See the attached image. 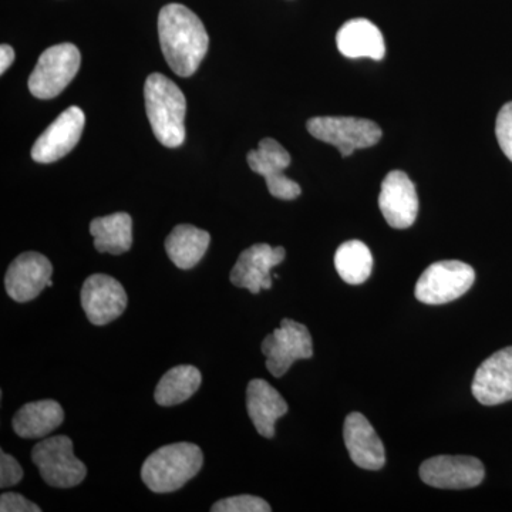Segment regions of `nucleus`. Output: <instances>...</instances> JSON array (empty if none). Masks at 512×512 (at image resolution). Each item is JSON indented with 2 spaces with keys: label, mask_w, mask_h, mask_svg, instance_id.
I'll return each mask as SVG.
<instances>
[{
  "label": "nucleus",
  "mask_w": 512,
  "mask_h": 512,
  "mask_svg": "<svg viewBox=\"0 0 512 512\" xmlns=\"http://www.w3.org/2000/svg\"><path fill=\"white\" fill-rule=\"evenodd\" d=\"M211 237L207 231L194 225H177L165 239V251L173 264L180 269H191L200 264L210 247Z\"/></svg>",
  "instance_id": "412c9836"
},
{
  "label": "nucleus",
  "mask_w": 512,
  "mask_h": 512,
  "mask_svg": "<svg viewBox=\"0 0 512 512\" xmlns=\"http://www.w3.org/2000/svg\"><path fill=\"white\" fill-rule=\"evenodd\" d=\"M52 262L39 252H25L10 264L5 276L6 292L13 301H33L47 286H53Z\"/></svg>",
  "instance_id": "f8f14e48"
},
{
  "label": "nucleus",
  "mask_w": 512,
  "mask_h": 512,
  "mask_svg": "<svg viewBox=\"0 0 512 512\" xmlns=\"http://www.w3.org/2000/svg\"><path fill=\"white\" fill-rule=\"evenodd\" d=\"M32 460L50 487H76L87 476V468L74 456L73 441L67 436L50 437L37 443Z\"/></svg>",
  "instance_id": "39448f33"
},
{
  "label": "nucleus",
  "mask_w": 512,
  "mask_h": 512,
  "mask_svg": "<svg viewBox=\"0 0 512 512\" xmlns=\"http://www.w3.org/2000/svg\"><path fill=\"white\" fill-rule=\"evenodd\" d=\"M247 160L251 170L265 178L272 197L291 201L301 195V185L285 175L292 158L274 138L261 140L256 150L249 151Z\"/></svg>",
  "instance_id": "1a4fd4ad"
},
{
  "label": "nucleus",
  "mask_w": 512,
  "mask_h": 512,
  "mask_svg": "<svg viewBox=\"0 0 512 512\" xmlns=\"http://www.w3.org/2000/svg\"><path fill=\"white\" fill-rule=\"evenodd\" d=\"M202 464L204 454L195 444H168L144 461L141 478L153 493H173L197 476Z\"/></svg>",
  "instance_id": "7ed1b4c3"
},
{
  "label": "nucleus",
  "mask_w": 512,
  "mask_h": 512,
  "mask_svg": "<svg viewBox=\"0 0 512 512\" xmlns=\"http://www.w3.org/2000/svg\"><path fill=\"white\" fill-rule=\"evenodd\" d=\"M495 136L508 160L512 163V101L504 104L495 123Z\"/></svg>",
  "instance_id": "a878e982"
},
{
  "label": "nucleus",
  "mask_w": 512,
  "mask_h": 512,
  "mask_svg": "<svg viewBox=\"0 0 512 512\" xmlns=\"http://www.w3.org/2000/svg\"><path fill=\"white\" fill-rule=\"evenodd\" d=\"M247 409L256 431L266 439H272L276 420L288 412V403L271 384L254 379L247 387Z\"/></svg>",
  "instance_id": "a211bd4d"
},
{
  "label": "nucleus",
  "mask_w": 512,
  "mask_h": 512,
  "mask_svg": "<svg viewBox=\"0 0 512 512\" xmlns=\"http://www.w3.org/2000/svg\"><path fill=\"white\" fill-rule=\"evenodd\" d=\"M0 511L2 512H40L42 508L37 507L32 501L26 500L22 494L6 493L0 497Z\"/></svg>",
  "instance_id": "cd10ccee"
},
{
  "label": "nucleus",
  "mask_w": 512,
  "mask_h": 512,
  "mask_svg": "<svg viewBox=\"0 0 512 512\" xmlns=\"http://www.w3.org/2000/svg\"><path fill=\"white\" fill-rule=\"evenodd\" d=\"M86 116L79 107L72 106L37 138L32 148V158L36 163L50 164L70 153L79 143L83 134Z\"/></svg>",
  "instance_id": "ddd939ff"
},
{
  "label": "nucleus",
  "mask_w": 512,
  "mask_h": 512,
  "mask_svg": "<svg viewBox=\"0 0 512 512\" xmlns=\"http://www.w3.org/2000/svg\"><path fill=\"white\" fill-rule=\"evenodd\" d=\"M474 281L476 272L466 262L440 261L421 274L414 295L427 305H444L470 291Z\"/></svg>",
  "instance_id": "0eeeda50"
},
{
  "label": "nucleus",
  "mask_w": 512,
  "mask_h": 512,
  "mask_svg": "<svg viewBox=\"0 0 512 512\" xmlns=\"http://www.w3.org/2000/svg\"><path fill=\"white\" fill-rule=\"evenodd\" d=\"M266 367L275 377H282L296 360L313 356L312 336L308 328L292 319H284L281 326L262 342Z\"/></svg>",
  "instance_id": "6e6552de"
},
{
  "label": "nucleus",
  "mask_w": 512,
  "mask_h": 512,
  "mask_svg": "<svg viewBox=\"0 0 512 512\" xmlns=\"http://www.w3.org/2000/svg\"><path fill=\"white\" fill-rule=\"evenodd\" d=\"M82 63L79 49L72 43L49 47L40 55L29 77V90L37 99L59 96L69 86Z\"/></svg>",
  "instance_id": "20e7f679"
},
{
  "label": "nucleus",
  "mask_w": 512,
  "mask_h": 512,
  "mask_svg": "<svg viewBox=\"0 0 512 512\" xmlns=\"http://www.w3.org/2000/svg\"><path fill=\"white\" fill-rule=\"evenodd\" d=\"M202 376L195 366L181 365L168 370L156 387L154 399L163 407L187 402L200 389Z\"/></svg>",
  "instance_id": "5701e85b"
},
{
  "label": "nucleus",
  "mask_w": 512,
  "mask_h": 512,
  "mask_svg": "<svg viewBox=\"0 0 512 512\" xmlns=\"http://www.w3.org/2000/svg\"><path fill=\"white\" fill-rule=\"evenodd\" d=\"M13 60H15V50L12 46H0V73H5L12 66Z\"/></svg>",
  "instance_id": "c85d7f7f"
},
{
  "label": "nucleus",
  "mask_w": 512,
  "mask_h": 512,
  "mask_svg": "<svg viewBox=\"0 0 512 512\" xmlns=\"http://www.w3.org/2000/svg\"><path fill=\"white\" fill-rule=\"evenodd\" d=\"M343 437L349 456L357 467L376 471L386 464L382 440L362 413H350L346 417Z\"/></svg>",
  "instance_id": "f3484780"
},
{
  "label": "nucleus",
  "mask_w": 512,
  "mask_h": 512,
  "mask_svg": "<svg viewBox=\"0 0 512 512\" xmlns=\"http://www.w3.org/2000/svg\"><path fill=\"white\" fill-rule=\"evenodd\" d=\"M379 207L390 227H412L419 214V197L409 175L399 170L386 175L379 195Z\"/></svg>",
  "instance_id": "4468645a"
},
{
  "label": "nucleus",
  "mask_w": 512,
  "mask_h": 512,
  "mask_svg": "<svg viewBox=\"0 0 512 512\" xmlns=\"http://www.w3.org/2000/svg\"><path fill=\"white\" fill-rule=\"evenodd\" d=\"M144 100L157 140L168 148L183 146L187 101L180 87L164 74H150L144 86Z\"/></svg>",
  "instance_id": "f03ea898"
},
{
  "label": "nucleus",
  "mask_w": 512,
  "mask_h": 512,
  "mask_svg": "<svg viewBox=\"0 0 512 512\" xmlns=\"http://www.w3.org/2000/svg\"><path fill=\"white\" fill-rule=\"evenodd\" d=\"M83 311L96 326L109 325L120 318L127 308V293L113 276L96 274L84 281L82 288Z\"/></svg>",
  "instance_id": "9b49d317"
},
{
  "label": "nucleus",
  "mask_w": 512,
  "mask_h": 512,
  "mask_svg": "<svg viewBox=\"0 0 512 512\" xmlns=\"http://www.w3.org/2000/svg\"><path fill=\"white\" fill-rule=\"evenodd\" d=\"M64 421L62 406L55 400L25 404L13 417V430L22 439H45Z\"/></svg>",
  "instance_id": "aec40b11"
},
{
  "label": "nucleus",
  "mask_w": 512,
  "mask_h": 512,
  "mask_svg": "<svg viewBox=\"0 0 512 512\" xmlns=\"http://www.w3.org/2000/svg\"><path fill=\"white\" fill-rule=\"evenodd\" d=\"M471 390L484 406H497L512 400V346L498 350L481 363Z\"/></svg>",
  "instance_id": "dca6fc26"
},
{
  "label": "nucleus",
  "mask_w": 512,
  "mask_h": 512,
  "mask_svg": "<svg viewBox=\"0 0 512 512\" xmlns=\"http://www.w3.org/2000/svg\"><path fill=\"white\" fill-rule=\"evenodd\" d=\"M22 478L23 468L18 460L2 451L0 453V487H12V485L20 483Z\"/></svg>",
  "instance_id": "bb28decb"
},
{
  "label": "nucleus",
  "mask_w": 512,
  "mask_h": 512,
  "mask_svg": "<svg viewBox=\"0 0 512 512\" xmlns=\"http://www.w3.org/2000/svg\"><path fill=\"white\" fill-rule=\"evenodd\" d=\"M485 470L476 457L439 456L429 458L420 467V478L441 490H466L483 483Z\"/></svg>",
  "instance_id": "9d476101"
},
{
  "label": "nucleus",
  "mask_w": 512,
  "mask_h": 512,
  "mask_svg": "<svg viewBox=\"0 0 512 512\" xmlns=\"http://www.w3.org/2000/svg\"><path fill=\"white\" fill-rule=\"evenodd\" d=\"M158 36L168 66L178 76L190 77L210 46V37L204 23L187 6L170 3L158 15Z\"/></svg>",
  "instance_id": "f257e3e1"
},
{
  "label": "nucleus",
  "mask_w": 512,
  "mask_h": 512,
  "mask_svg": "<svg viewBox=\"0 0 512 512\" xmlns=\"http://www.w3.org/2000/svg\"><path fill=\"white\" fill-rule=\"evenodd\" d=\"M285 256V248H272L268 244L252 245L239 255L229 276L231 284L248 289L254 295L262 289H271V271L284 262Z\"/></svg>",
  "instance_id": "2eb2a0df"
},
{
  "label": "nucleus",
  "mask_w": 512,
  "mask_h": 512,
  "mask_svg": "<svg viewBox=\"0 0 512 512\" xmlns=\"http://www.w3.org/2000/svg\"><path fill=\"white\" fill-rule=\"evenodd\" d=\"M212 512H269L271 505L255 495H237L224 498L212 505Z\"/></svg>",
  "instance_id": "393cba45"
},
{
  "label": "nucleus",
  "mask_w": 512,
  "mask_h": 512,
  "mask_svg": "<svg viewBox=\"0 0 512 512\" xmlns=\"http://www.w3.org/2000/svg\"><path fill=\"white\" fill-rule=\"evenodd\" d=\"M306 127L319 141L338 148L342 157L352 156L357 148L376 146L383 136L375 121L356 117H313Z\"/></svg>",
  "instance_id": "423d86ee"
},
{
  "label": "nucleus",
  "mask_w": 512,
  "mask_h": 512,
  "mask_svg": "<svg viewBox=\"0 0 512 512\" xmlns=\"http://www.w3.org/2000/svg\"><path fill=\"white\" fill-rule=\"evenodd\" d=\"M339 52L349 59L382 60L386 45L380 29L367 19H352L339 29L336 35Z\"/></svg>",
  "instance_id": "6ab92c4d"
},
{
  "label": "nucleus",
  "mask_w": 512,
  "mask_h": 512,
  "mask_svg": "<svg viewBox=\"0 0 512 512\" xmlns=\"http://www.w3.org/2000/svg\"><path fill=\"white\" fill-rule=\"evenodd\" d=\"M90 234L101 254L121 255L133 245V220L126 212L96 218L90 224Z\"/></svg>",
  "instance_id": "4be33fe9"
},
{
  "label": "nucleus",
  "mask_w": 512,
  "mask_h": 512,
  "mask_svg": "<svg viewBox=\"0 0 512 512\" xmlns=\"http://www.w3.org/2000/svg\"><path fill=\"white\" fill-rule=\"evenodd\" d=\"M336 271L349 285H360L373 271V255L362 241L343 242L335 254Z\"/></svg>",
  "instance_id": "b1692460"
}]
</instances>
